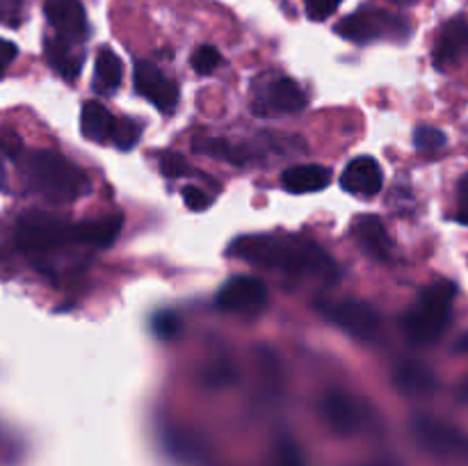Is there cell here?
Here are the masks:
<instances>
[{"mask_svg": "<svg viewBox=\"0 0 468 466\" xmlns=\"http://www.w3.org/2000/svg\"><path fill=\"white\" fill-rule=\"evenodd\" d=\"M396 387L405 396H428L437 388V377L428 365L405 361L396 368Z\"/></svg>", "mask_w": 468, "mask_h": 466, "instance_id": "18", "label": "cell"}, {"mask_svg": "<svg viewBox=\"0 0 468 466\" xmlns=\"http://www.w3.org/2000/svg\"><path fill=\"white\" fill-rule=\"evenodd\" d=\"M355 236L359 238L361 245L378 254L379 259H387L391 254V238H388L387 227L375 215H364L355 222Z\"/></svg>", "mask_w": 468, "mask_h": 466, "instance_id": "20", "label": "cell"}, {"mask_svg": "<svg viewBox=\"0 0 468 466\" xmlns=\"http://www.w3.org/2000/svg\"><path fill=\"white\" fill-rule=\"evenodd\" d=\"M391 3H398V5H405V3H411V0H391Z\"/></svg>", "mask_w": 468, "mask_h": 466, "instance_id": "36", "label": "cell"}, {"mask_svg": "<svg viewBox=\"0 0 468 466\" xmlns=\"http://www.w3.org/2000/svg\"><path fill=\"white\" fill-rule=\"evenodd\" d=\"M160 172L169 178H181L190 172V164H187V160L183 158L181 154H176V151H165V154L160 155Z\"/></svg>", "mask_w": 468, "mask_h": 466, "instance_id": "26", "label": "cell"}, {"mask_svg": "<svg viewBox=\"0 0 468 466\" xmlns=\"http://www.w3.org/2000/svg\"><path fill=\"white\" fill-rule=\"evenodd\" d=\"M21 3L23 0H0V21L16 26L21 18Z\"/></svg>", "mask_w": 468, "mask_h": 466, "instance_id": "31", "label": "cell"}, {"mask_svg": "<svg viewBox=\"0 0 468 466\" xmlns=\"http://www.w3.org/2000/svg\"><path fill=\"white\" fill-rule=\"evenodd\" d=\"M123 78V64L119 55L112 48H101L99 58H96V71H94V85L96 90L110 94L122 85Z\"/></svg>", "mask_w": 468, "mask_h": 466, "instance_id": "21", "label": "cell"}, {"mask_svg": "<svg viewBox=\"0 0 468 466\" xmlns=\"http://www.w3.org/2000/svg\"><path fill=\"white\" fill-rule=\"evenodd\" d=\"M135 90L140 91L144 99H149L160 112H172L178 103L176 82L169 80V78L151 62L135 64Z\"/></svg>", "mask_w": 468, "mask_h": 466, "instance_id": "10", "label": "cell"}, {"mask_svg": "<svg viewBox=\"0 0 468 466\" xmlns=\"http://www.w3.org/2000/svg\"><path fill=\"white\" fill-rule=\"evenodd\" d=\"M324 423L338 434H355L366 425V411L356 400H352L346 393H327L320 405Z\"/></svg>", "mask_w": 468, "mask_h": 466, "instance_id": "11", "label": "cell"}, {"mask_svg": "<svg viewBox=\"0 0 468 466\" xmlns=\"http://www.w3.org/2000/svg\"><path fill=\"white\" fill-rule=\"evenodd\" d=\"M336 32L355 44H370L379 39H405L410 35V26L402 16H396L384 9L366 7L359 12L350 14L336 26Z\"/></svg>", "mask_w": 468, "mask_h": 466, "instance_id": "5", "label": "cell"}, {"mask_svg": "<svg viewBox=\"0 0 468 466\" xmlns=\"http://www.w3.org/2000/svg\"><path fill=\"white\" fill-rule=\"evenodd\" d=\"M154 332L158 338H174L178 332V318L176 313H172V311H163V313H158L154 318Z\"/></svg>", "mask_w": 468, "mask_h": 466, "instance_id": "28", "label": "cell"}, {"mask_svg": "<svg viewBox=\"0 0 468 466\" xmlns=\"http://www.w3.org/2000/svg\"><path fill=\"white\" fill-rule=\"evenodd\" d=\"M16 160L32 190L55 204H71L90 190L85 172L55 151H18Z\"/></svg>", "mask_w": 468, "mask_h": 466, "instance_id": "2", "label": "cell"}, {"mask_svg": "<svg viewBox=\"0 0 468 466\" xmlns=\"http://www.w3.org/2000/svg\"><path fill=\"white\" fill-rule=\"evenodd\" d=\"M123 227V219L119 215H105L99 219H87L76 224V242L90 247H108L117 240L119 231Z\"/></svg>", "mask_w": 468, "mask_h": 466, "instance_id": "16", "label": "cell"}, {"mask_svg": "<svg viewBox=\"0 0 468 466\" xmlns=\"http://www.w3.org/2000/svg\"><path fill=\"white\" fill-rule=\"evenodd\" d=\"M341 3L343 0H304L306 14H309L314 21H323V18L332 16Z\"/></svg>", "mask_w": 468, "mask_h": 466, "instance_id": "30", "label": "cell"}, {"mask_svg": "<svg viewBox=\"0 0 468 466\" xmlns=\"http://www.w3.org/2000/svg\"><path fill=\"white\" fill-rule=\"evenodd\" d=\"M455 292V286L451 281H437L425 288L423 295L419 297V304L402 318L405 336L416 345L437 343L452 318Z\"/></svg>", "mask_w": 468, "mask_h": 466, "instance_id": "3", "label": "cell"}, {"mask_svg": "<svg viewBox=\"0 0 468 466\" xmlns=\"http://www.w3.org/2000/svg\"><path fill=\"white\" fill-rule=\"evenodd\" d=\"M219 62H222V58H219V53L213 48V46H199V48H197L190 58L192 69H195L197 73H201V76H208V73H213L215 69H218Z\"/></svg>", "mask_w": 468, "mask_h": 466, "instance_id": "25", "label": "cell"}, {"mask_svg": "<svg viewBox=\"0 0 468 466\" xmlns=\"http://www.w3.org/2000/svg\"><path fill=\"white\" fill-rule=\"evenodd\" d=\"M457 201H460V208H457V219L468 224V174L462 178L460 190H457Z\"/></svg>", "mask_w": 468, "mask_h": 466, "instance_id": "33", "label": "cell"}, {"mask_svg": "<svg viewBox=\"0 0 468 466\" xmlns=\"http://www.w3.org/2000/svg\"><path fill=\"white\" fill-rule=\"evenodd\" d=\"M263 103L272 112H300L306 105V96L295 80H291V78H277L265 90Z\"/></svg>", "mask_w": 468, "mask_h": 466, "instance_id": "17", "label": "cell"}, {"mask_svg": "<svg viewBox=\"0 0 468 466\" xmlns=\"http://www.w3.org/2000/svg\"><path fill=\"white\" fill-rule=\"evenodd\" d=\"M16 53H18L16 44L0 37V76H5L7 67L14 62V58H16Z\"/></svg>", "mask_w": 468, "mask_h": 466, "instance_id": "32", "label": "cell"}, {"mask_svg": "<svg viewBox=\"0 0 468 466\" xmlns=\"http://www.w3.org/2000/svg\"><path fill=\"white\" fill-rule=\"evenodd\" d=\"M268 304V288L261 279L233 277L218 295V306L236 313H256Z\"/></svg>", "mask_w": 468, "mask_h": 466, "instance_id": "8", "label": "cell"}, {"mask_svg": "<svg viewBox=\"0 0 468 466\" xmlns=\"http://www.w3.org/2000/svg\"><path fill=\"white\" fill-rule=\"evenodd\" d=\"M414 437L428 452L439 457H460L468 460V434L452 425L432 418L414 420Z\"/></svg>", "mask_w": 468, "mask_h": 466, "instance_id": "7", "label": "cell"}, {"mask_svg": "<svg viewBox=\"0 0 468 466\" xmlns=\"http://www.w3.org/2000/svg\"><path fill=\"white\" fill-rule=\"evenodd\" d=\"M446 132L439 131L434 126H419L414 131V144L419 151H425V154H432V151H439L446 146Z\"/></svg>", "mask_w": 468, "mask_h": 466, "instance_id": "23", "label": "cell"}, {"mask_svg": "<svg viewBox=\"0 0 468 466\" xmlns=\"http://www.w3.org/2000/svg\"><path fill=\"white\" fill-rule=\"evenodd\" d=\"M382 167L370 155H359V158L352 160L341 178V185L356 196H375L382 190Z\"/></svg>", "mask_w": 468, "mask_h": 466, "instance_id": "13", "label": "cell"}, {"mask_svg": "<svg viewBox=\"0 0 468 466\" xmlns=\"http://www.w3.org/2000/svg\"><path fill=\"white\" fill-rule=\"evenodd\" d=\"M142 135L140 123L131 122V119H117L112 131V142L119 146V149H133L137 144Z\"/></svg>", "mask_w": 468, "mask_h": 466, "instance_id": "24", "label": "cell"}, {"mask_svg": "<svg viewBox=\"0 0 468 466\" xmlns=\"http://www.w3.org/2000/svg\"><path fill=\"white\" fill-rule=\"evenodd\" d=\"M366 466H396V464H391V461H378V464H366Z\"/></svg>", "mask_w": 468, "mask_h": 466, "instance_id": "35", "label": "cell"}, {"mask_svg": "<svg viewBox=\"0 0 468 466\" xmlns=\"http://www.w3.org/2000/svg\"><path fill=\"white\" fill-rule=\"evenodd\" d=\"M324 311L332 323H336L338 327L346 329L350 336L359 338V341H373L378 338L379 327H382V318H379L378 311L373 309L366 302L356 300H346L338 302V304H318Z\"/></svg>", "mask_w": 468, "mask_h": 466, "instance_id": "6", "label": "cell"}, {"mask_svg": "<svg viewBox=\"0 0 468 466\" xmlns=\"http://www.w3.org/2000/svg\"><path fill=\"white\" fill-rule=\"evenodd\" d=\"M274 460H277V466H306L300 448H297L295 441H291V439H282V441H279Z\"/></svg>", "mask_w": 468, "mask_h": 466, "instance_id": "27", "label": "cell"}, {"mask_svg": "<svg viewBox=\"0 0 468 466\" xmlns=\"http://www.w3.org/2000/svg\"><path fill=\"white\" fill-rule=\"evenodd\" d=\"M44 14L55 37L80 44L87 37V14L80 0H44Z\"/></svg>", "mask_w": 468, "mask_h": 466, "instance_id": "9", "label": "cell"}, {"mask_svg": "<svg viewBox=\"0 0 468 466\" xmlns=\"http://www.w3.org/2000/svg\"><path fill=\"white\" fill-rule=\"evenodd\" d=\"M5 183H7V176H5V163H3V146H0V190H5Z\"/></svg>", "mask_w": 468, "mask_h": 466, "instance_id": "34", "label": "cell"}, {"mask_svg": "<svg viewBox=\"0 0 468 466\" xmlns=\"http://www.w3.org/2000/svg\"><path fill=\"white\" fill-rule=\"evenodd\" d=\"M332 181V172L323 164H297L283 172L282 183L292 195H304V192L324 190Z\"/></svg>", "mask_w": 468, "mask_h": 466, "instance_id": "14", "label": "cell"}, {"mask_svg": "<svg viewBox=\"0 0 468 466\" xmlns=\"http://www.w3.org/2000/svg\"><path fill=\"white\" fill-rule=\"evenodd\" d=\"M117 119L108 112L105 105H101L99 101H87L82 105L80 112V128L82 135L90 137L91 142H105L112 140V131Z\"/></svg>", "mask_w": 468, "mask_h": 466, "instance_id": "19", "label": "cell"}, {"mask_svg": "<svg viewBox=\"0 0 468 466\" xmlns=\"http://www.w3.org/2000/svg\"><path fill=\"white\" fill-rule=\"evenodd\" d=\"M468 55V18L457 16L451 18L446 26L441 27L434 44L432 62L434 67L448 69L452 64L462 62Z\"/></svg>", "mask_w": 468, "mask_h": 466, "instance_id": "12", "label": "cell"}, {"mask_svg": "<svg viewBox=\"0 0 468 466\" xmlns=\"http://www.w3.org/2000/svg\"><path fill=\"white\" fill-rule=\"evenodd\" d=\"M14 240L23 254L44 256L76 242V224L48 213H27L18 219Z\"/></svg>", "mask_w": 468, "mask_h": 466, "instance_id": "4", "label": "cell"}, {"mask_svg": "<svg viewBox=\"0 0 468 466\" xmlns=\"http://www.w3.org/2000/svg\"><path fill=\"white\" fill-rule=\"evenodd\" d=\"M183 201L190 210H206L213 204V196L201 190L199 185H186L183 187Z\"/></svg>", "mask_w": 468, "mask_h": 466, "instance_id": "29", "label": "cell"}, {"mask_svg": "<svg viewBox=\"0 0 468 466\" xmlns=\"http://www.w3.org/2000/svg\"><path fill=\"white\" fill-rule=\"evenodd\" d=\"M195 149L201 151V154L218 155V158L229 160V163H238V164H245L247 160H251L250 151L240 149V146H231L227 140L201 142V144H195Z\"/></svg>", "mask_w": 468, "mask_h": 466, "instance_id": "22", "label": "cell"}, {"mask_svg": "<svg viewBox=\"0 0 468 466\" xmlns=\"http://www.w3.org/2000/svg\"><path fill=\"white\" fill-rule=\"evenodd\" d=\"M231 256L251 265L297 277H318L329 281L336 277L334 260L315 242L300 236H245L231 245Z\"/></svg>", "mask_w": 468, "mask_h": 466, "instance_id": "1", "label": "cell"}, {"mask_svg": "<svg viewBox=\"0 0 468 466\" xmlns=\"http://www.w3.org/2000/svg\"><path fill=\"white\" fill-rule=\"evenodd\" d=\"M76 46L78 44H73V41L59 39V37L46 41V59L64 80H76L80 76L82 53Z\"/></svg>", "mask_w": 468, "mask_h": 466, "instance_id": "15", "label": "cell"}]
</instances>
